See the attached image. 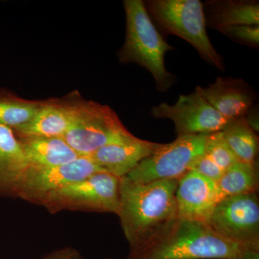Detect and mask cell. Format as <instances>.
<instances>
[{"mask_svg":"<svg viewBox=\"0 0 259 259\" xmlns=\"http://www.w3.org/2000/svg\"><path fill=\"white\" fill-rule=\"evenodd\" d=\"M179 180L140 184L120 179L118 216L135 259L159 239L178 219Z\"/></svg>","mask_w":259,"mask_h":259,"instance_id":"1","label":"cell"},{"mask_svg":"<svg viewBox=\"0 0 259 259\" xmlns=\"http://www.w3.org/2000/svg\"><path fill=\"white\" fill-rule=\"evenodd\" d=\"M257 252L225 239L207 222L178 218L135 259H248Z\"/></svg>","mask_w":259,"mask_h":259,"instance_id":"2","label":"cell"},{"mask_svg":"<svg viewBox=\"0 0 259 259\" xmlns=\"http://www.w3.org/2000/svg\"><path fill=\"white\" fill-rule=\"evenodd\" d=\"M126 37L118 53L122 63H136L148 70L156 81L158 91L166 92L175 81V76L165 66L167 51L175 48L167 44L158 31L141 0H125Z\"/></svg>","mask_w":259,"mask_h":259,"instance_id":"3","label":"cell"},{"mask_svg":"<svg viewBox=\"0 0 259 259\" xmlns=\"http://www.w3.org/2000/svg\"><path fill=\"white\" fill-rule=\"evenodd\" d=\"M144 5L150 18L162 30L185 39L204 61L218 69H225L223 58L206 31L203 4L200 1L148 0Z\"/></svg>","mask_w":259,"mask_h":259,"instance_id":"4","label":"cell"},{"mask_svg":"<svg viewBox=\"0 0 259 259\" xmlns=\"http://www.w3.org/2000/svg\"><path fill=\"white\" fill-rule=\"evenodd\" d=\"M107 105L79 102L72 125L64 139L80 157H90L99 148L134 138Z\"/></svg>","mask_w":259,"mask_h":259,"instance_id":"5","label":"cell"},{"mask_svg":"<svg viewBox=\"0 0 259 259\" xmlns=\"http://www.w3.org/2000/svg\"><path fill=\"white\" fill-rule=\"evenodd\" d=\"M207 135L178 136L173 142L162 144L126 177L140 184L180 180L189 171L192 163L205 153Z\"/></svg>","mask_w":259,"mask_h":259,"instance_id":"6","label":"cell"},{"mask_svg":"<svg viewBox=\"0 0 259 259\" xmlns=\"http://www.w3.org/2000/svg\"><path fill=\"white\" fill-rule=\"evenodd\" d=\"M207 223L225 239L244 248L259 250V201L257 193L223 199L214 207Z\"/></svg>","mask_w":259,"mask_h":259,"instance_id":"7","label":"cell"},{"mask_svg":"<svg viewBox=\"0 0 259 259\" xmlns=\"http://www.w3.org/2000/svg\"><path fill=\"white\" fill-rule=\"evenodd\" d=\"M155 118L169 119L178 136L210 134L223 131L230 120L223 117L197 91L181 95L175 105L162 102L151 108Z\"/></svg>","mask_w":259,"mask_h":259,"instance_id":"8","label":"cell"},{"mask_svg":"<svg viewBox=\"0 0 259 259\" xmlns=\"http://www.w3.org/2000/svg\"><path fill=\"white\" fill-rule=\"evenodd\" d=\"M120 179L107 171L97 172L79 182L51 192L42 198L51 203L81 206L117 214L120 209Z\"/></svg>","mask_w":259,"mask_h":259,"instance_id":"9","label":"cell"},{"mask_svg":"<svg viewBox=\"0 0 259 259\" xmlns=\"http://www.w3.org/2000/svg\"><path fill=\"white\" fill-rule=\"evenodd\" d=\"M102 171L105 170L90 157H79L69 163L48 168L29 167L18 190L30 196L44 197Z\"/></svg>","mask_w":259,"mask_h":259,"instance_id":"10","label":"cell"},{"mask_svg":"<svg viewBox=\"0 0 259 259\" xmlns=\"http://www.w3.org/2000/svg\"><path fill=\"white\" fill-rule=\"evenodd\" d=\"M175 197L180 219L207 223L221 200L217 182L194 171L179 180Z\"/></svg>","mask_w":259,"mask_h":259,"instance_id":"11","label":"cell"},{"mask_svg":"<svg viewBox=\"0 0 259 259\" xmlns=\"http://www.w3.org/2000/svg\"><path fill=\"white\" fill-rule=\"evenodd\" d=\"M195 91L228 120L245 116L255 100L254 92L242 79L218 77L207 88L198 86Z\"/></svg>","mask_w":259,"mask_h":259,"instance_id":"12","label":"cell"},{"mask_svg":"<svg viewBox=\"0 0 259 259\" xmlns=\"http://www.w3.org/2000/svg\"><path fill=\"white\" fill-rule=\"evenodd\" d=\"M161 145L135 136L123 142L114 143L99 148L90 158L102 169L122 178L143 160L153 154Z\"/></svg>","mask_w":259,"mask_h":259,"instance_id":"13","label":"cell"},{"mask_svg":"<svg viewBox=\"0 0 259 259\" xmlns=\"http://www.w3.org/2000/svg\"><path fill=\"white\" fill-rule=\"evenodd\" d=\"M77 105L44 102L31 120L13 131L18 138L64 137L74 122Z\"/></svg>","mask_w":259,"mask_h":259,"instance_id":"14","label":"cell"},{"mask_svg":"<svg viewBox=\"0 0 259 259\" xmlns=\"http://www.w3.org/2000/svg\"><path fill=\"white\" fill-rule=\"evenodd\" d=\"M29 167L60 166L80 157L63 137L18 138Z\"/></svg>","mask_w":259,"mask_h":259,"instance_id":"15","label":"cell"},{"mask_svg":"<svg viewBox=\"0 0 259 259\" xmlns=\"http://www.w3.org/2000/svg\"><path fill=\"white\" fill-rule=\"evenodd\" d=\"M28 168L20 140L13 129L0 124V190H18Z\"/></svg>","mask_w":259,"mask_h":259,"instance_id":"16","label":"cell"},{"mask_svg":"<svg viewBox=\"0 0 259 259\" xmlns=\"http://www.w3.org/2000/svg\"><path fill=\"white\" fill-rule=\"evenodd\" d=\"M206 26L218 29L233 25H258V1H210L203 5Z\"/></svg>","mask_w":259,"mask_h":259,"instance_id":"17","label":"cell"},{"mask_svg":"<svg viewBox=\"0 0 259 259\" xmlns=\"http://www.w3.org/2000/svg\"><path fill=\"white\" fill-rule=\"evenodd\" d=\"M223 137L238 161L256 163L258 139L245 116L230 120L223 129Z\"/></svg>","mask_w":259,"mask_h":259,"instance_id":"18","label":"cell"},{"mask_svg":"<svg viewBox=\"0 0 259 259\" xmlns=\"http://www.w3.org/2000/svg\"><path fill=\"white\" fill-rule=\"evenodd\" d=\"M257 163L237 161L224 172L217 182L221 200L241 194L257 193L258 190Z\"/></svg>","mask_w":259,"mask_h":259,"instance_id":"19","label":"cell"},{"mask_svg":"<svg viewBox=\"0 0 259 259\" xmlns=\"http://www.w3.org/2000/svg\"><path fill=\"white\" fill-rule=\"evenodd\" d=\"M44 104L0 92V124L12 129L23 125L33 118Z\"/></svg>","mask_w":259,"mask_h":259,"instance_id":"20","label":"cell"},{"mask_svg":"<svg viewBox=\"0 0 259 259\" xmlns=\"http://www.w3.org/2000/svg\"><path fill=\"white\" fill-rule=\"evenodd\" d=\"M205 153L224 171L238 161L223 137L222 131L207 135Z\"/></svg>","mask_w":259,"mask_h":259,"instance_id":"21","label":"cell"},{"mask_svg":"<svg viewBox=\"0 0 259 259\" xmlns=\"http://www.w3.org/2000/svg\"><path fill=\"white\" fill-rule=\"evenodd\" d=\"M220 32L238 44L250 47L258 48L259 45L258 25H233L218 29Z\"/></svg>","mask_w":259,"mask_h":259,"instance_id":"22","label":"cell"},{"mask_svg":"<svg viewBox=\"0 0 259 259\" xmlns=\"http://www.w3.org/2000/svg\"><path fill=\"white\" fill-rule=\"evenodd\" d=\"M189 171L197 172L202 176L215 182L220 180L225 172L205 153L192 163Z\"/></svg>","mask_w":259,"mask_h":259,"instance_id":"23","label":"cell"},{"mask_svg":"<svg viewBox=\"0 0 259 259\" xmlns=\"http://www.w3.org/2000/svg\"><path fill=\"white\" fill-rule=\"evenodd\" d=\"M247 117H245V120H246L248 125L254 131V132H258V112L253 111V110H249L248 113L246 114Z\"/></svg>","mask_w":259,"mask_h":259,"instance_id":"24","label":"cell"},{"mask_svg":"<svg viewBox=\"0 0 259 259\" xmlns=\"http://www.w3.org/2000/svg\"><path fill=\"white\" fill-rule=\"evenodd\" d=\"M46 259H79L76 254L70 251L60 252L56 254L51 255Z\"/></svg>","mask_w":259,"mask_h":259,"instance_id":"25","label":"cell"},{"mask_svg":"<svg viewBox=\"0 0 259 259\" xmlns=\"http://www.w3.org/2000/svg\"><path fill=\"white\" fill-rule=\"evenodd\" d=\"M107 259H112V258H107Z\"/></svg>","mask_w":259,"mask_h":259,"instance_id":"26","label":"cell"}]
</instances>
